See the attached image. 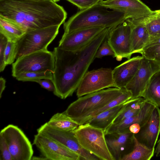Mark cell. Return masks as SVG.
Returning <instances> with one entry per match:
<instances>
[{
	"mask_svg": "<svg viewBox=\"0 0 160 160\" xmlns=\"http://www.w3.org/2000/svg\"><path fill=\"white\" fill-rule=\"evenodd\" d=\"M112 28H105L88 44L78 51H67L58 46L54 48L55 67L52 80L55 86L53 93L55 96L65 99L77 90L95 58L98 49Z\"/></svg>",
	"mask_w": 160,
	"mask_h": 160,
	"instance_id": "1",
	"label": "cell"
},
{
	"mask_svg": "<svg viewBox=\"0 0 160 160\" xmlns=\"http://www.w3.org/2000/svg\"><path fill=\"white\" fill-rule=\"evenodd\" d=\"M67 14L53 0H0V17L26 32L65 22Z\"/></svg>",
	"mask_w": 160,
	"mask_h": 160,
	"instance_id": "2",
	"label": "cell"
},
{
	"mask_svg": "<svg viewBox=\"0 0 160 160\" xmlns=\"http://www.w3.org/2000/svg\"><path fill=\"white\" fill-rule=\"evenodd\" d=\"M98 3L80 10L64 23V33L83 28L113 27L129 18L125 13Z\"/></svg>",
	"mask_w": 160,
	"mask_h": 160,
	"instance_id": "3",
	"label": "cell"
},
{
	"mask_svg": "<svg viewBox=\"0 0 160 160\" xmlns=\"http://www.w3.org/2000/svg\"><path fill=\"white\" fill-rule=\"evenodd\" d=\"M124 89L110 88L85 95L71 103L64 112L77 122L91 112L116 98Z\"/></svg>",
	"mask_w": 160,
	"mask_h": 160,
	"instance_id": "4",
	"label": "cell"
},
{
	"mask_svg": "<svg viewBox=\"0 0 160 160\" xmlns=\"http://www.w3.org/2000/svg\"><path fill=\"white\" fill-rule=\"evenodd\" d=\"M72 131L82 147L99 160H114L108 146L103 130L87 123L79 125Z\"/></svg>",
	"mask_w": 160,
	"mask_h": 160,
	"instance_id": "5",
	"label": "cell"
},
{
	"mask_svg": "<svg viewBox=\"0 0 160 160\" xmlns=\"http://www.w3.org/2000/svg\"><path fill=\"white\" fill-rule=\"evenodd\" d=\"M60 25H54L26 32L16 42V60L28 54L47 50L58 35Z\"/></svg>",
	"mask_w": 160,
	"mask_h": 160,
	"instance_id": "6",
	"label": "cell"
},
{
	"mask_svg": "<svg viewBox=\"0 0 160 160\" xmlns=\"http://www.w3.org/2000/svg\"><path fill=\"white\" fill-rule=\"evenodd\" d=\"M55 67V56L53 52L39 51L22 56L12 65L13 77L23 72H45L53 73Z\"/></svg>",
	"mask_w": 160,
	"mask_h": 160,
	"instance_id": "7",
	"label": "cell"
},
{
	"mask_svg": "<svg viewBox=\"0 0 160 160\" xmlns=\"http://www.w3.org/2000/svg\"><path fill=\"white\" fill-rule=\"evenodd\" d=\"M3 135L13 160H30L33 153L32 145L22 130L9 124L0 132Z\"/></svg>",
	"mask_w": 160,
	"mask_h": 160,
	"instance_id": "8",
	"label": "cell"
},
{
	"mask_svg": "<svg viewBox=\"0 0 160 160\" xmlns=\"http://www.w3.org/2000/svg\"><path fill=\"white\" fill-rule=\"evenodd\" d=\"M112 87H115L112 69L102 68L86 73L76 90V95L78 98Z\"/></svg>",
	"mask_w": 160,
	"mask_h": 160,
	"instance_id": "9",
	"label": "cell"
},
{
	"mask_svg": "<svg viewBox=\"0 0 160 160\" xmlns=\"http://www.w3.org/2000/svg\"><path fill=\"white\" fill-rule=\"evenodd\" d=\"M132 26L126 19L112 28L107 37L108 43L115 53L118 61L123 58H131L132 54L131 47Z\"/></svg>",
	"mask_w": 160,
	"mask_h": 160,
	"instance_id": "10",
	"label": "cell"
},
{
	"mask_svg": "<svg viewBox=\"0 0 160 160\" xmlns=\"http://www.w3.org/2000/svg\"><path fill=\"white\" fill-rule=\"evenodd\" d=\"M33 144L47 160H81L76 153L39 133L34 136Z\"/></svg>",
	"mask_w": 160,
	"mask_h": 160,
	"instance_id": "11",
	"label": "cell"
},
{
	"mask_svg": "<svg viewBox=\"0 0 160 160\" xmlns=\"http://www.w3.org/2000/svg\"><path fill=\"white\" fill-rule=\"evenodd\" d=\"M159 70L160 66L154 60L142 57L136 73L125 88L131 92V99L141 97L152 76Z\"/></svg>",
	"mask_w": 160,
	"mask_h": 160,
	"instance_id": "12",
	"label": "cell"
},
{
	"mask_svg": "<svg viewBox=\"0 0 160 160\" xmlns=\"http://www.w3.org/2000/svg\"><path fill=\"white\" fill-rule=\"evenodd\" d=\"M105 28H88L64 33L58 47L64 50L74 52L88 44Z\"/></svg>",
	"mask_w": 160,
	"mask_h": 160,
	"instance_id": "13",
	"label": "cell"
},
{
	"mask_svg": "<svg viewBox=\"0 0 160 160\" xmlns=\"http://www.w3.org/2000/svg\"><path fill=\"white\" fill-rule=\"evenodd\" d=\"M98 3L108 9L123 12L130 18L146 17L154 13L140 0H106Z\"/></svg>",
	"mask_w": 160,
	"mask_h": 160,
	"instance_id": "14",
	"label": "cell"
},
{
	"mask_svg": "<svg viewBox=\"0 0 160 160\" xmlns=\"http://www.w3.org/2000/svg\"><path fill=\"white\" fill-rule=\"evenodd\" d=\"M142 56L128 59L112 70L115 87L125 88L133 78L140 66Z\"/></svg>",
	"mask_w": 160,
	"mask_h": 160,
	"instance_id": "15",
	"label": "cell"
},
{
	"mask_svg": "<svg viewBox=\"0 0 160 160\" xmlns=\"http://www.w3.org/2000/svg\"><path fill=\"white\" fill-rule=\"evenodd\" d=\"M147 17L126 19L132 26L131 47L132 54L140 53L150 39L146 25Z\"/></svg>",
	"mask_w": 160,
	"mask_h": 160,
	"instance_id": "16",
	"label": "cell"
},
{
	"mask_svg": "<svg viewBox=\"0 0 160 160\" xmlns=\"http://www.w3.org/2000/svg\"><path fill=\"white\" fill-rule=\"evenodd\" d=\"M155 106L152 103L146 101L144 105L137 114L118 123L111 124L104 131L105 135L129 129L130 126L134 123H138L141 128H143L147 123Z\"/></svg>",
	"mask_w": 160,
	"mask_h": 160,
	"instance_id": "17",
	"label": "cell"
},
{
	"mask_svg": "<svg viewBox=\"0 0 160 160\" xmlns=\"http://www.w3.org/2000/svg\"><path fill=\"white\" fill-rule=\"evenodd\" d=\"M133 134L128 129L105 135L108 146L114 160H121L127 145L133 141Z\"/></svg>",
	"mask_w": 160,
	"mask_h": 160,
	"instance_id": "18",
	"label": "cell"
},
{
	"mask_svg": "<svg viewBox=\"0 0 160 160\" xmlns=\"http://www.w3.org/2000/svg\"><path fill=\"white\" fill-rule=\"evenodd\" d=\"M144 127L145 128L141 133V138L145 145L150 148L155 149L160 133V109L159 107H155Z\"/></svg>",
	"mask_w": 160,
	"mask_h": 160,
	"instance_id": "19",
	"label": "cell"
},
{
	"mask_svg": "<svg viewBox=\"0 0 160 160\" xmlns=\"http://www.w3.org/2000/svg\"><path fill=\"white\" fill-rule=\"evenodd\" d=\"M125 102L98 114L87 123L104 131L112 124L114 119L123 108Z\"/></svg>",
	"mask_w": 160,
	"mask_h": 160,
	"instance_id": "20",
	"label": "cell"
},
{
	"mask_svg": "<svg viewBox=\"0 0 160 160\" xmlns=\"http://www.w3.org/2000/svg\"><path fill=\"white\" fill-rule=\"evenodd\" d=\"M141 97L160 107V70L152 76Z\"/></svg>",
	"mask_w": 160,
	"mask_h": 160,
	"instance_id": "21",
	"label": "cell"
},
{
	"mask_svg": "<svg viewBox=\"0 0 160 160\" xmlns=\"http://www.w3.org/2000/svg\"><path fill=\"white\" fill-rule=\"evenodd\" d=\"M133 148L130 152L123 155L121 160H150L154 154L155 149L140 142L133 135Z\"/></svg>",
	"mask_w": 160,
	"mask_h": 160,
	"instance_id": "22",
	"label": "cell"
},
{
	"mask_svg": "<svg viewBox=\"0 0 160 160\" xmlns=\"http://www.w3.org/2000/svg\"><path fill=\"white\" fill-rule=\"evenodd\" d=\"M146 101L142 97L131 99L126 102L120 112L113 120L112 124L121 121L137 114L145 103Z\"/></svg>",
	"mask_w": 160,
	"mask_h": 160,
	"instance_id": "23",
	"label": "cell"
},
{
	"mask_svg": "<svg viewBox=\"0 0 160 160\" xmlns=\"http://www.w3.org/2000/svg\"><path fill=\"white\" fill-rule=\"evenodd\" d=\"M51 127L61 131H73L79 125L64 112L54 114L47 122Z\"/></svg>",
	"mask_w": 160,
	"mask_h": 160,
	"instance_id": "24",
	"label": "cell"
},
{
	"mask_svg": "<svg viewBox=\"0 0 160 160\" xmlns=\"http://www.w3.org/2000/svg\"><path fill=\"white\" fill-rule=\"evenodd\" d=\"M132 96V94L131 92L125 88L123 92L116 98L106 105L91 112L79 121L77 123L79 125L85 123L91 118L98 114L125 102L131 99Z\"/></svg>",
	"mask_w": 160,
	"mask_h": 160,
	"instance_id": "25",
	"label": "cell"
},
{
	"mask_svg": "<svg viewBox=\"0 0 160 160\" xmlns=\"http://www.w3.org/2000/svg\"><path fill=\"white\" fill-rule=\"evenodd\" d=\"M26 32L16 24L0 17V33L8 41L16 42Z\"/></svg>",
	"mask_w": 160,
	"mask_h": 160,
	"instance_id": "26",
	"label": "cell"
},
{
	"mask_svg": "<svg viewBox=\"0 0 160 160\" xmlns=\"http://www.w3.org/2000/svg\"><path fill=\"white\" fill-rule=\"evenodd\" d=\"M52 73L50 71L21 72L17 74L14 78L18 81L36 82L39 80L44 79H52Z\"/></svg>",
	"mask_w": 160,
	"mask_h": 160,
	"instance_id": "27",
	"label": "cell"
},
{
	"mask_svg": "<svg viewBox=\"0 0 160 160\" xmlns=\"http://www.w3.org/2000/svg\"><path fill=\"white\" fill-rule=\"evenodd\" d=\"M146 25L150 37L160 36V9L147 17Z\"/></svg>",
	"mask_w": 160,
	"mask_h": 160,
	"instance_id": "28",
	"label": "cell"
},
{
	"mask_svg": "<svg viewBox=\"0 0 160 160\" xmlns=\"http://www.w3.org/2000/svg\"><path fill=\"white\" fill-rule=\"evenodd\" d=\"M16 42L8 41L4 54V61L5 65L12 64L16 60Z\"/></svg>",
	"mask_w": 160,
	"mask_h": 160,
	"instance_id": "29",
	"label": "cell"
},
{
	"mask_svg": "<svg viewBox=\"0 0 160 160\" xmlns=\"http://www.w3.org/2000/svg\"><path fill=\"white\" fill-rule=\"evenodd\" d=\"M108 56H112L114 58L115 53L108 43L107 38L102 42L98 49L95 57V58H101L104 57Z\"/></svg>",
	"mask_w": 160,
	"mask_h": 160,
	"instance_id": "30",
	"label": "cell"
},
{
	"mask_svg": "<svg viewBox=\"0 0 160 160\" xmlns=\"http://www.w3.org/2000/svg\"><path fill=\"white\" fill-rule=\"evenodd\" d=\"M0 160H13L8 146L3 134L0 132Z\"/></svg>",
	"mask_w": 160,
	"mask_h": 160,
	"instance_id": "31",
	"label": "cell"
},
{
	"mask_svg": "<svg viewBox=\"0 0 160 160\" xmlns=\"http://www.w3.org/2000/svg\"><path fill=\"white\" fill-rule=\"evenodd\" d=\"M140 53L143 57L153 60L160 55V44L149 47L143 49Z\"/></svg>",
	"mask_w": 160,
	"mask_h": 160,
	"instance_id": "32",
	"label": "cell"
},
{
	"mask_svg": "<svg viewBox=\"0 0 160 160\" xmlns=\"http://www.w3.org/2000/svg\"><path fill=\"white\" fill-rule=\"evenodd\" d=\"M7 39L3 35L0 33V71L2 72L6 65L4 61V54L8 42Z\"/></svg>",
	"mask_w": 160,
	"mask_h": 160,
	"instance_id": "33",
	"label": "cell"
},
{
	"mask_svg": "<svg viewBox=\"0 0 160 160\" xmlns=\"http://www.w3.org/2000/svg\"><path fill=\"white\" fill-rule=\"evenodd\" d=\"M77 7L80 10L95 4L93 0H66Z\"/></svg>",
	"mask_w": 160,
	"mask_h": 160,
	"instance_id": "34",
	"label": "cell"
},
{
	"mask_svg": "<svg viewBox=\"0 0 160 160\" xmlns=\"http://www.w3.org/2000/svg\"><path fill=\"white\" fill-rule=\"evenodd\" d=\"M36 82L38 83L42 88L48 91L54 92L55 90V86L52 80L50 79H44L37 81Z\"/></svg>",
	"mask_w": 160,
	"mask_h": 160,
	"instance_id": "35",
	"label": "cell"
},
{
	"mask_svg": "<svg viewBox=\"0 0 160 160\" xmlns=\"http://www.w3.org/2000/svg\"><path fill=\"white\" fill-rule=\"evenodd\" d=\"M159 44H160V36L155 37H150L148 42L145 46L143 50L149 47Z\"/></svg>",
	"mask_w": 160,
	"mask_h": 160,
	"instance_id": "36",
	"label": "cell"
},
{
	"mask_svg": "<svg viewBox=\"0 0 160 160\" xmlns=\"http://www.w3.org/2000/svg\"><path fill=\"white\" fill-rule=\"evenodd\" d=\"M141 128V127L139 124L134 123L130 126L129 129L131 132L135 134L138 133Z\"/></svg>",
	"mask_w": 160,
	"mask_h": 160,
	"instance_id": "37",
	"label": "cell"
},
{
	"mask_svg": "<svg viewBox=\"0 0 160 160\" xmlns=\"http://www.w3.org/2000/svg\"><path fill=\"white\" fill-rule=\"evenodd\" d=\"M5 80L2 77L0 78V98L2 97V93L6 87Z\"/></svg>",
	"mask_w": 160,
	"mask_h": 160,
	"instance_id": "38",
	"label": "cell"
},
{
	"mask_svg": "<svg viewBox=\"0 0 160 160\" xmlns=\"http://www.w3.org/2000/svg\"><path fill=\"white\" fill-rule=\"evenodd\" d=\"M154 154H155L157 157L160 156V138L157 142V145L155 150Z\"/></svg>",
	"mask_w": 160,
	"mask_h": 160,
	"instance_id": "39",
	"label": "cell"
},
{
	"mask_svg": "<svg viewBox=\"0 0 160 160\" xmlns=\"http://www.w3.org/2000/svg\"><path fill=\"white\" fill-rule=\"evenodd\" d=\"M32 159L33 160H47L46 158H45L43 157H33L32 158Z\"/></svg>",
	"mask_w": 160,
	"mask_h": 160,
	"instance_id": "40",
	"label": "cell"
},
{
	"mask_svg": "<svg viewBox=\"0 0 160 160\" xmlns=\"http://www.w3.org/2000/svg\"><path fill=\"white\" fill-rule=\"evenodd\" d=\"M153 60L160 66V55L157 57Z\"/></svg>",
	"mask_w": 160,
	"mask_h": 160,
	"instance_id": "41",
	"label": "cell"
},
{
	"mask_svg": "<svg viewBox=\"0 0 160 160\" xmlns=\"http://www.w3.org/2000/svg\"><path fill=\"white\" fill-rule=\"evenodd\" d=\"M103 0H93L95 4H97L99 2H100Z\"/></svg>",
	"mask_w": 160,
	"mask_h": 160,
	"instance_id": "42",
	"label": "cell"
},
{
	"mask_svg": "<svg viewBox=\"0 0 160 160\" xmlns=\"http://www.w3.org/2000/svg\"><path fill=\"white\" fill-rule=\"evenodd\" d=\"M55 2H58L59 1H60V0H53Z\"/></svg>",
	"mask_w": 160,
	"mask_h": 160,
	"instance_id": "43",
	"label": "cell"
}]
</instances>
